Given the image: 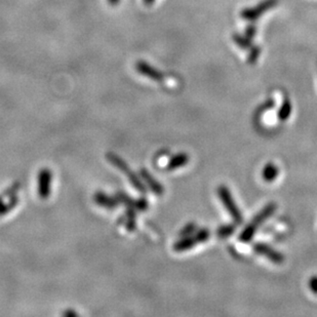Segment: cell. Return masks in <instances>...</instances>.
<instances>
[{
  "mask_svg": "<svg viewBox=\"0 0 317 317\" xmlns=\"http://www.w3.org/2000/svg\"><path fill=\"white\" fill-rule=\"evenodd\" d=\"M195 236H196L198 242H205V241H207V240L210 238L211 232H210L209 229L205 228V229L199 230V231L195 234Z\"/></svg>",
  "mask_w": 317,
  "mask_h": 317,
  "instance_id": "obj_16",
  "label": "cell"
},
{
  "mask_svg": "<svg viewBox=\"0 0 317 317\" xmlns=\"http://www.w3.org/2000/svg\"><path fill=\"white\" fill-rule=\"evenodd\" d=\"M218 195L219 198L221 199V201L223 203L225 209L227 210V211L231 214L232 219L234 220V222L239 225L242 223L243 219H242V214L240 212L239 208L237 207V205L235 204V201L231 195V192L227 188L226 186L222 185L218 188Z\"/></svg>",
  "mask_w": 317,
  "mask_h": 317,
  "instance_id": "obj_2",
  "label": "cell"
},
{
  "mask_svg": "<svg viewBox=\"0 0 317 317\" xmlns=\"http://www.w3.org/2000/svg\"><path fill=\"white\" fill-rule=\"evenodd\" d=\"M291 114H292V104L290 102V100L286 99L283 101V103L278 111V118L281 121H284L291 116Z\"/></svg>",
  "mask_w": 317,
  "mask_h": 317,
  "instance_id": "obj_12",
  "label": "cell"
},
{
  "mask_svg": "<svg viewBox=\"0 0 317 317\" xmlns=\"http://www.w3.org/2000/svg\"><path fill=\"white\" fill-rule=\"evenodd\" d=\"M276 208H277L276 205L273 204V203L265 206L263 208V210L260 211V212L257 213L254 220L242 230L240 235H239V240L242 242L251 241L253 239V237L255 236L259 226L263 224L267 219H269L271 215L275 212Z\"/></svg>",
  "mask_w": 317,
  "mask_h": 317,
  "instance_id": "obj_1",
  "label": "cell"
},
{
  "mask_svg": "<svg viewBox=\"0 0 317 317\" xmlns=\"http://www.w3.org/2000/svg\"><path fill=\"white\" fill-rule=\"evenodd\" d=\"M96 201L97 204L103 206V207H106V208H113V207H116V204H114L112 201V198L106 196V195H103L102 193H97L96 195Z\"/></svg>",
  "mask_w": 317,
  "mask_h": 317,
  "instance_id": "obj_14",
  "label": "cell"
},
{
  "mask_svg": "<svg viewBox=\"0 0 317 317\" xmlns=\"http://www.w3.org/2000/svg\"><path fill=\"white\" fill-rule=\"evenodd\" d=\"M51 182H52L51 171L48 168H43L39 172V177H38V193L41 198L46 199L50 196Z\"/></svg>",
  "mask_w": 317,
  "mask_h": 317,
  "instance_id": "obj_6",
  "label": "cell"
},
{
  "mask_svg": "<svg viewBox=\"0 0 317 317\" xmlns=\"http://www.w3.org/2000/svg\"><path fill=\"white\" fill-rule=\"evenodd\" d=\"M156 1V0H143V2H144V4L145 5H147V6H150V5H152L154 2Z\"/></svg>",
  "mask_w": 317,
  "mask_h": 317,
  "instance_id": "obj_22",
  "label": "cell"
},
{
  "mask_svg": "<svg viewBox=\"0 0 317 317\" xmlns=\"http://www.w3.org/2000/svg\"><path fill=\"white\" fill-rule=\"evenodd\" d=\"M234 41L236 42V45H238L242 49H250L252 43L251 39L248 36H240V35H235L234 36Z\"/></svg>",
  "mask_w": 317,
  "mask_h": 317,
  "instance_id": "obj_15",
  "label": "cell"
},
{
  "mask_svg": "<svg viewBox=\"0 0 317 317\" xmlns=\"http://www.w3.org/2000/svg\"><path fill=\"white\" fill-rule=\"evenodd\" d=\"M256 34V28L255 27H249L248 28V31H247V36L252 39Z\"/></svg>",
  "mask_w": 317,
  "mask_h": 317,
  "instance_id": "obj_20",
  "label": "cell"
},
{
  "mask_svg": "<svg viewBox=\"0 0 317 317\" xmlns=\"http://www.w3.org/2000/svg\"><path fill=\"white\" fill-rule=\"evenodd\" d=\"M142 175H143V177L145 178V180L147 181V183H148V185H149V187H150V189L153 191V192H155V193H157L158 195H160L162 192H163V188H162V186L158 183L156 180H154L151 176H150V174L149 172L147 171H145V170H142Z\"/></svg>",
  "mask_w": 317,
  "mask_h": 317,
  "instance_id": "obj_11",
  "label": "cell"
},
{
  "mask_svg": "<svg viewBox=\"0 0 317 317\" xmlns=\"http://www.w3.org/2000/svg\"><path fill=\"white\" fill-rule=\"evenodd\" d=\"M107 1L111 6H117L120 2V0H107Z\"/></svg>",
  "mask_w": 317,
  "mask_h": 317,
  "instance_id": "obj_21",
  "label": "cell"
},
{
  "mask_svg": "<svg viewBox=\"0 0 317 317\" xmlns=\"http://www.w3.org/2000/svg\"><path fill=\"white\" fill-rule=\"evenodd\" d=\"M278 1L279 0H264L263 2L259 3L255 7H249L243 9L241 11V18L248 21H255L258 18H260L264 12L274 7L278 3Z\"/></svg>",
  "mask_w": 317,
  "mask_h": 317,
  "instance_id": "obj_3",
  "label": "cell"
},
{
  "mask_svg": "<svg viewBox=\"0 0 317 317\" xmlns=\"http://www.w3.org/2000/svg\"><path fill=\"white\" fill-rule=\"evenodd\" d=\"M136 70L141 75L148 77L154 81L159 82L163 80V74L161 72L145 61H138L136 63Z\"/></svg>",
  "mask_w": 317,
  "mask_h": 317,
  "instance_id": "obj_5",
  "label": "cell"
},
{
  "mask_svg": "<svg viewBox=\"0 0 317 317\" xmlns=\"http://www.w3.org/2000/svg\"><path fill=\"white\" fill-rule=\"evenodd\" d=\"M235 225L233 224H228V225H224V226H221L218 228L217 230V235L219 238H227L229 236H231L234 231H235Z\"/></svg>",
  "mask_w": 317,
  "mask_h": 317,
  "instance_id": "obj_13",
  "label": "cell"
},
{
  "mask_svg": "<svg viewBox=\"0 0 317 317\" xmlns=\"http://www.w3.org/2000/svg\"><path fill=\"white\" fill-rule=\"evenodd\" d=\"M254 250L258 255L266 257L272 263L282 264L284 262V257L282 254L264 242H257L254 246Z\"/></svg>",
  "mask_w": 317,
  "mask_h": 317,
  "instance_id": "obj_4",
  "label": "cell"
},
{
  "mask_svg": "<svg viewBox=\"0 0 317 317\" xmlns=\"http://www.w3.org/2000/svg\"><path fill=\"white\" fill-rule=\"evenodd\" d=\"M195 229H196V225L193 224V223H189L188 225H186V226L184 227V229L182 230L180 234H181V236H183V237L189 236V235H191V234L195 231Z\"/></svg>",
  "mask_w": 317,
  "mask_h": 317,
  "instance_id": "obj_17",
  "label": "cell"
},
{
  "mask_svg": "<svg viewBox=\"0 0 317 317\" xmlns=\"http://www.w3.org/2000/svg\"><path fill=\"white\" fill-rule=\"evenodd\" d=\"M188 161H189V156L187 154H185V153L177 154L169 160L168 165H167V169L171 170V169H176L178 167H182L185 164L188 163Z\"/></svg>",
  "mask_w": 317,
  "mask_h": 317,
  "instance_id": "obj_10",
  "label": "cell"
},
{
  "mask_svg": "<svg viewBox=\"0 0 317 317\" xmlns=\"http://www.w3.org/2000/svg\"><path fill=\"white\" fill-rule=\"evenodd\" d=\"M279 175V169L274 163H267L262 171L263 179L266 182H273Z\"/></svg>",
  "mask_w": 317,
  "mask_h": 317,
  "instance_id": "obj_9",
  "label": "cell"
},
{
  "mask_svg": "<svg viewBox=\"0 0 317 317\" xmlns=\"http://www.w3.org/2000/svg\"><path fill=\"white\" fill-rule=\"evenodd\" d=\"M108 157H109V159L111 160V162H113L118 168H120L121 170H123L125 172V174L128 177V179H129V181H131L134 184V186L136 187L138 190H140L141 192H145V188L143 187L142 183L139 181V179L136 177V175L134 174V172L131 169L127 168L126 164L123 161H121L117 156H115L113 154H109Z\"/></svg>",
  "mask_w": 317,
  "mask_h": 317,
  "instance_id": "obj_7",
  "label": "cell"
},
{
  "mask_svg": "<svg viewBox=\"0 0 317 317\" xmlns=\"http://www.w3.org/2000/svg\"><path fill=\"white\" fill-rule=\"evenodd\" d=\"M308 286H309V289L311 290L312 293L317 295V276H313V277H311L309 279Z\"/></svg>",
  "mask_w": 317,
  "mask_h": 317,
  "instance_id": "obj_18",
  "label": "cell"
},
{
  "mask_svg": "<svg viewBox=\"0 0 317 317\" xmlns=\"http://www.w3.org/2000/svg\"><path fill=\"white\" fill-rule=\"evenodd\" d=\"M260 52H261V50L259 49V48H254V50H253V52H252V53H251V56H250V62H251V64H253V63L258 59L259 54H260Z\"/></svg>",
  "mask_w": 317,
  "mask_h": 317,
  "instance_id": "obj_19",
  "label": "cell"
},
{
  "mask_svg": "<svg viewBox=\"0 0 317 317\" xmlns=\"http://www.w3.org/2000/svg\"><path fill=\"white\" fill-rule=\"evenodd\" d=\"M198 240L196 238V236H185L183 237L181 240L177 241L174 246V250L177 252H184L186 250H189L191 248H193L196 244H198Z\"/></svg>",
  "mask_w": 317,
  "mask_h": 317,
  "instance_id": "obj_8",
  "label": "cell"
}]
</instances>
